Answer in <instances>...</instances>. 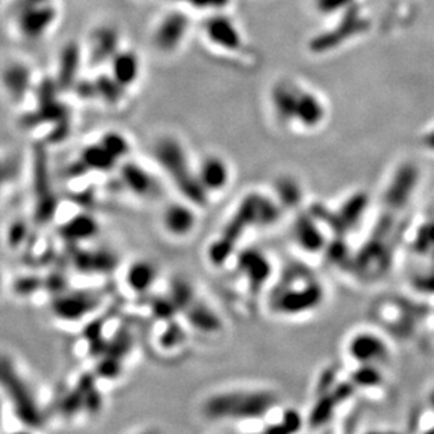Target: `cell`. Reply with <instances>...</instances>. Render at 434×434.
<instances>
[{"instance_id":"277c9868","label":"cell","mask_w":434,"mask_h":434,"mask_svg":"<svg viewBox=\"0 0 434 434\" xmlns=\"http://www.w3.org/2000/svg\"><path fill=\"white\" fill-rule=\"evenodd\" d=\"M200 34L207 45L218 51L234 52L238 51L243 43L238 24L225 12L204 16Z\"/></svg>"},{"instance_id":"5b68a950","label":"cell","mask_w":434,"mask_h":434,"mask_svg":"<svg viewBox=\"0 0 434 434\" xmlns=\"http://www.w3.org/2000/svg\"><path fill=\"white\" fill-rule=\"evenodd\" d=\"M324 293L319 282L309 281L302 285H287L274 300V308L284 315H301L318 308L323 301Z\"/></svg>"},{"instance_id":"8992f818","label":"cell","mask_w":434,"mask_h":434,"mask_svg":"<svg viewBox=\"0 0 434 434\" xmlns=\"http://www.w3.org/2000/svg\"><path fill=\"white\" fill-rule=\"evenodd\" d=\"M198 211L200 207L185 198L167 204L161 214L162 231L176 240L187 239L198 225Z\"/></svg>"},{"instance_id":"9a60e30c","label":"cell","mask_w":434,"mask_h":434,"mask_svg":"<svg viewBox=\"0 0 434 434\" xmlns=\"http://www.w3.org/2000/svg\"><path fill=\"white\" fill-rule=\"evenodd\" d=\"M424 143L427 145L428 148H431V149H434V130L426 136V139H424Z\"/></svg>"},{"instance_id":"5bb4252c","label":"cell","mask_w":434,"mask_h":434,"mask_svg":"<svg viewBox=\"0 0 434 434\" xmlns=\"http://www.w3.org/2000/svg\"><path fill=\"white\" fill-rule=\"evenodd\" d=\"M296 234L300 245L309 250H318L323 246L322 234L313 227V223L309 220H300Z\"/></svg>"},{"instance_id":"3957f363","label":"cell","mask_w":434,"mask_h":434,"mask_svg":"<svg viewBox=\"0 0 434 434\" xmlns=\"http://www.w3.org/2000/svg\"><path fill=\"white\" fill-rule=\"evenodd\" d=\"M193 31L192 13L177 5L163 10L149 31V44L162 56L177 55L185 48Z\"/></svg>"},{"instance_id":"7c38bea8","label":"cell","mask_w":434,"mask_h":434,"mask_svg":"<svg viewBox=\"0 0 434 434\" xmlns=\"http://www.w3.org/2000/svg\"><path fill=\"white\" fill-rule=\"evenodd\" d=\"M54 17L55 12L51 6H34L25 14V19H19V31H23L28 37H39V35L47 31L50 24L54 21Z\"/></svg>"},{"instance_id":"ba28073f","label":"cell","mask_w":434,"mask_h":434,"mask_svg":"<svg viewBox=\"0 0 434 434\" xmlns=\"http://www.w3.org/2000/svg\"><path fill=\"white\" fill-rule=\"evenodd\" d=\"M107 74L124 90L136 87L142 74L143 63L136 51L123 47L107 63Z\"/></svg>"},{"instance_id":"4fadbf2b","label":"cell","mask_w":434,"mask_h":434,"mask_svg":"<svg viewBox=\"0 0 434 434\" xmlns=\"http://www.w3.org/2000/svg\"><path fill=\"white\" fill-rule=\"evenodd\" d=\"M231 0H172L173 5H177L189 10L190 13H203L204 16L225 12Z\"/></svg>"},{"instance_id":"8fae6325","label":"cell","mask_w":434,"mask_h":434,"mask_svg":"<svg viewBox=\"0 0 434 434\" xmlns=\"http://www.w3.org/2000/svg\"><path fill=\"white\" fill-rule=\"evenodd\" d=\"M349 354L360 366H375L389 357V349L377 335L358 333L349 343Z\"/></svg>"},{"instance_id":"52a82bcc","label":"cell","mask_w":434,"mask_h":434,"mask_svg":"<svg viewBox=\"0 0 434 434\" xmlns=\"http://www.w3.org/2000/svg\"><path fill=\"white\" fill-rule=\"evenodd\" d=\"M196 173L203 192L211 196L223 193L232 182V167L220 154H205L196 161Z\"/></svg>"},{"instance_id":"30bf717a","label":"cell","mask_w":434,"mask_h":434,"mask_svg":"<svg viewBox=\"0 0 434 434\" xmlns=\"http://www.w3.org/2000/svg\"><path fill=\"white\" fill-rule=\"evenodd\" d=\"M32 85V70L28 63L14 59L0 68V87L9 99L21 100Z\"/></svg>"},{"instance_id":"9c48e42d","label":"cell","mask_w":434,"mask_h":434,"mask_svg":"<svg viewBox=\"0 0 434 434\" xmlns=\"http://www.w3.org/2000/svg\"><path fill=\"white\" fill-rule=\"evenodd\" d=\"M87 41V48L83 55H86L92 63L100 62L101 58L107 65L124 47L121 44V32L110 24H101L93 28Z\"/></svg>"},{"instance_id":"6da1fadb","label":"cell","mask_w":434,"mask_h":434,"mask_svg":"<svg viewBox=\"0 0 434 434\" xmlns=\"http://www.w3.org/2000/svg\"><path fill=\"white\" fill-rule=\"evenodd\" d=\"M277 404L269 389L234 388L209 393L201 402L200 413L211 422H251L267 416Z\"/></svg>"},{"instance_id":"7a4b0ae2","label":"cell","mask_w":434,"mask_h":434,"mask_svg":"<svg viewBox=\"0 0 434 434\" xmlns=\"http://www.w3.org/2000/svg\"><path fill=\"white\" fill-rule=\"evenodd\" d=\"M152 156L162 172L169 177L182 198L203 208L209 203L203 192L197 173L196 162L192 161L185 142L174 134H162L152 142Z\"/></svg>"}]
</instances>
